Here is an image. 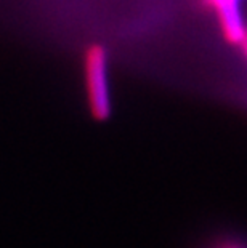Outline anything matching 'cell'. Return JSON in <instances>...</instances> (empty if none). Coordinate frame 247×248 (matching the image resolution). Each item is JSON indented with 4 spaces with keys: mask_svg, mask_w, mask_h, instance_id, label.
<instances>
[{
    "mask_svg": "<svg viewBox=\"0 0 247 248\" xmlns=\"http://www.w3.org/2000/svg\"><path fill=\"white\" fill-rule=\"evenodd\" d=\"M82 77L87 106L90 115L98 122L108 120L113 114L109 56L106 46L92 44L82 55Z\"/></svg>",
    "mask_w": 247,
    "mask_h": 248,
    "instance_id": "6da1fadb",
    "label": "cell"
},
{
    "mask_svg": "<svg viewBox=\"0 0 247 248\" xmlns=\"http://www.w3.org/2000/svg\"><path fill=\"white\" fill-rule=\"evenodd\" d=\"M207 3L227 39L234 44H241L247 35V0H207Z\"/></svg>",
    "mask_w": 247,
    "mask_h": 248,
    "instance_id": "7a4b0ae2",
    "label": "cell"
},
{
    "mask_svg": "<svg viewBox=\"0 0 247 248\" xmlns=\"http://www.w3.org/2000/svg\"><path fill=\"white\" fill-rule=\"evenodd\" d=\"M202 248H247V240L236 235H222L210 240Z\"/></svg>",
    "mask_w": 247,
    "mask_h": 248,
    "instance_id": "3957f363",
    "label": "cell"
},
{
    "mask_svg": "<svg viewBox=\"0 0 247 248\" xmlns=\"http://www.w3.org/2000/svg\"><path fill=\"white\" fill-rule=\"evenodd\" d=\"M241 45L244 46V53H246V56H247V35H246V39L241 42Z\"/></svg>",
    "mask_w": 247,
    "mask_h": 248,
    "instance_id": "277c9868",
    "label": "cell"
}]
</instances>
